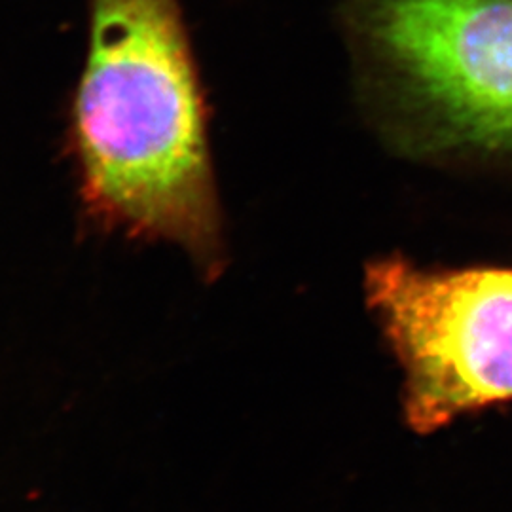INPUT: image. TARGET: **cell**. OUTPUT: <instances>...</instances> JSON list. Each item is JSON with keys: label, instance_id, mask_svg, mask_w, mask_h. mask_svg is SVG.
I'll list each match as a JSON object with an SVG mask.
<instances>
[{"label": "cell", "instance_id": "obj_3", "mask_svg": "<svg viewBox=\"0 0 512 512\" xmlns=\"http://www.w3.org/2000/svg\"><path fill=\"white\" fill-rule=\"evenodd\" d=\"M366 289L408 372L416 431L512 403V268L423 272L385 258L368 268Z\"/></svg>", "mask_w": 512, "mask_h": 512}, {"label": "cell", "instance_id": "obj_1", "mask_svg": "<svg viewBox=\"0 0 512 512\" xmlns=\"http://www.w3.org/2000/svg\"><path fill=\"white\" fill-rule=\"evenodd\" d=\"M71 141L92 219L222 258L203 95L177 0H90Z\"/></svg>", "mask_w": 512, "mask_h": 512}, {"label": "cell", "instance_id": "obj_2", "mask_svg": "<svg viewBox=\"0 0 512 512\" xmlns=\"http://www.w3.org/2000/svg\"><path fill=\"white\" fill-rule=\"evenodd\" d=\"M404 148L512 150V0H349Z\"/></svg>", "mask_w": 512, "mask_h": 512}]
</instances>
